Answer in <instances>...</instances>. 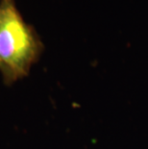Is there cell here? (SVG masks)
<instances>
[{
    "mask_svg": "<svg viewBox=\"0 0 148 149\" xmlns=\"http://www.w3.org/2000/svg\"><path fill=\"white\" fill-rule=\"evenodd\" d=\"M42 43L26 23L15 0H0V73L6 85L25 76L38 61Z\"/></svg>",
    "mask_w": 148,
    "mask_h": 149,
    "instance_id": "obj_1",
    "label": "cell"
}]
</instances>
